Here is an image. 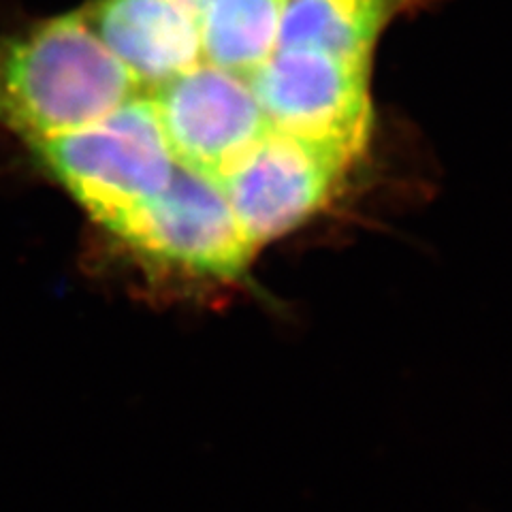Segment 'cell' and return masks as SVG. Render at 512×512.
<instances>
[{"label":"cell","mask_w":512,"mask_h":512,"mask_svg":"<svg viewBox=\"0 0 512 512\" xmlns=\"http://www.w3.org/2000/svg\"><path fill=\"white\" fill-rule=\"evenodd\" d=\"M414 3L416 0H288L278 47H308L372 60L384 28Z\"/></svg>","instance_id":"ba28073f"},{"label":"cell","mask_w":512,"mask_h":512,"mask_svg":"<svg viewBox=\"0 0 512 512\" xmlns=\"http://www.w3.org/2000/svg\"><path fill=\"white\" fill-rule=\"evenodd\" d=\"M116 239L154 274L197 282H239L256 254L220 182L180 165Z\"/></svg>","instance_id":"277c9868"},{"label":"cell","mask_w":512,"mask_h":512,"mask_svg":"<svg viewBox=\"0 0 512 512\" xmlns=\"http://www.w3.org/2000/svg\"><path fill=\"white\" fill-rule=\"evenodd\" d=\"M370 71L372 60L278 47L248 82L271 128L352 165L372 137Z\"/></svg>","instance_id":"3957f363"},{"label":"cell","mask_w":512,"mask_h":512,"mask_svg":"<svg viewBox=\"0 0 512 512\" xmlns=\"http://www.w3.org/2000/svg\"><path fill=\"white\" fill-rule=\"evenodd\" d=\"M0 120L7 124V103H5V94H3V84H0Z\"/></svg>","instance_id":"30bf717a"},{"label":"cell","mask_w":512,"mask_h":512,"mask_svg":"<svg viewBox=\"0 0 512 512\" xmlns=\"http://www.w3.org/2000/svg\"><path fill=\"white\" fill-rule=\"evenodd\" d=\"M32 146L90 218L114 237L163 195L178 169L148 92L99 122Z\"/></svg>","instance_id":"7a4b0ae2"},{"label":"cell","mask_w":512,"mask_h":512,"mask_svg":"<svg viewBox=\"0 0 512 512\" xmlns=\"http://www.w3.org/2000/svg\"><path fill=\"white\" fill-rule=\"evenodd\" d=\"M88 20L141 88L203 62L201 15L184 0H96Z\"/></svg>","instance_id":"52a82bcc"},{"label":"cell","mask_w":512,"mask_h":512,"mask_svg":"<svg viewBox=\"0 0 512 512\" xmlns=\"http://www.w3.org/2000/svg\"><path fill=\"white\" fill-rule=\"evenodd\" d=\"M0 84L7 124L32 143L86 128L143 92L84 13L0 45Z\"/></svg>","instance_id":"6da1fadb"},{"label":"cell","mask_w":512,"mask_h":512,"mask_svg":"<svg viewBox=\"0 0 512 512\" xmlns=\"http://www.w3.org/2000/svg\"><path fill=\"white\" fill-rule=\"evenodd\" d=\"M288 0H210L201 18L203 60L250 79L278 50Z\"/></svg>","instance_id":"9c48e42d"},{"label":"cell","mask_w":512,"mask_h":512,"mask_svg":"<svg viewBox=\"0 0 512 512\" xmlns=\"http://www.w3.org/2000/svg\"><path fill=\"white\" fill-rule=\"evenodd\" d=\"M348 167L338 154L271 128L220 186L248 242L259 250L323 210Z\"/></svg>","instance_id":"8992f818"},{"label":"cell","mask_w":512,"mask_h":512,"mask_svg":"<svg viewBox=\"0 0 512 512\" xmlns=\"http://www.w3.org/2000/svg\"><path fill=\"white\" fill-rule=\"evenodd\" d=\"M148 94L175 163L216 182L271 131L248 79L205 60Z\"/></svg>","instance_id":"5b68a950"}]
</instances>
